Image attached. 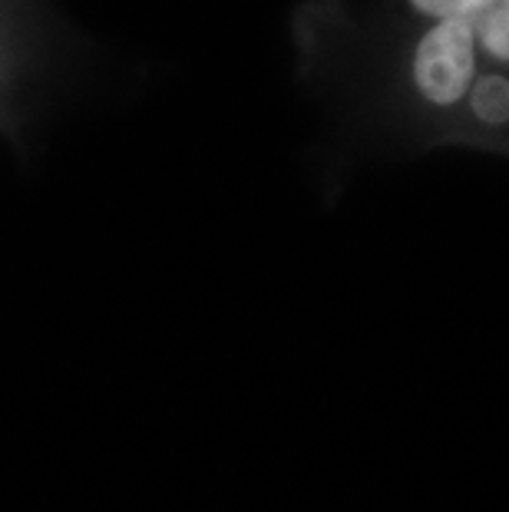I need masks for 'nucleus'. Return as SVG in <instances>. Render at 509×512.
<instances>
[{
	"label": "nucleus",
	"instance_id": "4",
	"mask_svg": "<svg viewBox=\"0 0 509 512\" xmlns=\"http://www.w3.org/2000/svg\"><path fill=\"white\" fill-rule=\"evenodd\" d=\"M496 4V0H414L417 10H424L430 17L440 20H463V17H480Z\"/></svg>",
	"mask_w": 509,
	"mask_h": 512
},
{
	"label": "nucleus",
	"instance_id": "2",
	"mask_svg": "<svg viewBox=\"0 0 509 512\" xmlns=\"http://www.w3.org/2000/svg\"><path fill=\"white\" fill-rule=\"evenodd\" d=\"M470 103L473 113L490 126H503L509 116V83L503 76H483L470 86Z\"/></svg>",
	"mask_w": 509,
	"mask_h": 512
},
{
	"label": "nucleus",
	"instance_id": "1",
	"mask_svg": "<svg viewBox=\"0 0 509 512\" xmlns=\"http://www.w3.org/2000/svg\"><path fill=\"white\" fill-rule=\"evenodd\" d=\"M483 17V14H480ZM480 17L440 20L430 34L420 40L414 57L417 90L437 106H453L463 100L476 76L473 37Z\"/></svg>",
	"mask_w": 509,
	"mask_h": 512
},
{
	"label": "nucleus",
	"instance_id": "3",
	"mask_svg": "<svg viewBox=\"0 0 509 512\" xmlns=\"http://www.w3.org/2000/svg\"><path fill=\"white\" fill-rule=\"evenodd\" d=\"M476 34L483 37V47L493 53L496 60H506L509 57V7L506 0H500V4H493L486 14L480 17V30Z\"/></svg>",
	"mask_w": 509,
	"mask_h": 512
}]
</instances>
